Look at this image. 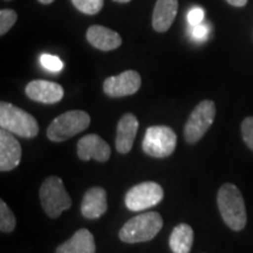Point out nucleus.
<instances>
[{"label":"nucleus","instance_id":"12","mask_svg":"<svg viewBox=\"0 0 253 253\" xmlns=\"http://www.w3.org/2000/svg\"><path fill=\"white\" fill-rule=\"evenodd\" d=\"M26 95L37 102L53 104L63 97V88L56 82L46 80H33L26 86Z\"/></svg>","mask_w":253,"mask_h":253},{"label":"nucleus","instance_id":"16","mask_svg":"<svg viewBox=\"0 0 253 253\" xmlns=\"http://www.w3.org/2000/svg\"><path fill=\"white\" fill-rule=\"evenodd\" d=\"M178 0H157L153 13V27L156 32L163 33L171 27L175 20Z\"/></svg>","mask_w":253,"mask_h":253},{"label":"nucleus","instance_id":"24","mask_svg":"<svg viewBox=\"0 0 253 253\" xmlns=\"http://www.w3.org/2000/svg\"><path fill=\"white\" fill-rule=\"evenodd\" d=\"M204 20V9L202 7H194L188 13V21L190 26H197Z\"/></svg>","mask_w":253,"mask_h":253},{"label":"nucleus","instance_id":"23","mask_svg":"<svg viewBox=\"0 0 253 253\" xmlns=\"http://www.w3.org/2000/svg\"><path fill=\"white\" fill-rule=\"evenodd\" d=\"M242 135L246 145L253 151V116H249L243 121Z\"/></svg>","mask_w":253,"mask_h":253},{"label":"nucleus","instance_id":"14","mask_svg":"<svg viewBox=\"0 0 253 253\" xmlns=\"http://www.w3.org/2000/svg\"><path fill=\"white\" fill-rule=\"evenodd\" d=\"M107 205V192L101 186L90 188L84 194L81 203V213L88 219H96L106 213Z\"/></svg>","mask_w":253,"mask_h":253},{"label":"nucleus","instance_id":"25","mask_svg":"<svg viewBox=\"0 0 253 253\" xmlns=\"http://www.w3.org/2000/svg\"><path fill=\"white\" fill-rule=\"evenodd\" d=\"M209 26L205 24H199L197 26H192V30H191V36L194 38L195 40H198V41H203L208 38L209 36Z\"/></svg>","mask_w":253,"mask_h":253},{"label":"nucleus","instance_id":"17","mask_svg":"<svg viewBox=\"0 0 253 253\" xmlns=\"http://www.w3.org/2000/svg\"><path fill=\"white\" fill-rule=\"evenodd\" d=\"M94 236L87 229H80L67 242L58 246L55 253H95Z\"/></svg>","mask_w":253,"mask_h":253},{"label":"nucleus","instance_id":"18","mask_svg":"<svg viewBox=\"0 0 253 253\" xmlns=\"http://www.w3.org/2000/svg\"><path fill=\"white\" fill-rule=\"evenodd\" d=\"M170 249L173 253H189L194 245V230L185 223L173 227L169 239Z\"/></svg>","mask_w":253,"mask_h":253},{"label":"nucleus","instance_id":"13","mask_svg":"<svg viewBox=\"0 0 253 253\" xmlns=\"http://www.w3.org/2000/svg\"><path fill=\"white\" fill-rule=\"evenodd\" d=\"M138 120L136 119L134 114H125L120 119L118 129H116V149L120 154L130 153L136 135L138 130Z\"/></svg>","mask_w":253,"mask_h":253},{"label":"nucleus","instance_id":"19","mask_svg":"<svg viewBox=\"0 0 253 253\" xmlns=\"http://www.w3.org/2000/svg\"><path fill=\"white\" fill-rule=\"evenodd\" d=\"M15 216L4 201H0V230L9 233L15 229Z\"/></svg>","mask_w":253,"mask_h":253},{"label":"nucleus","instance_id":"7","mask_svg":"<svg viewBox=\"0 0 253 253\" xmlns=\"http://www.w3.org/2000/svg\"><path fill=\"white\" fill-rule=\"evenodd\" d=\"M214 116H216V104L213 101L204 100L198 103L185 123V141L190 144L197 143L212 126Z\"/></svg>","mask_w":253,"mask_h":253},{"label":"nucleus","instance_id":"1","mask_svg":"<svg viewBox=\"0 0 253 253\" xmlns=\"http://www.w3.org/2000/svg\"><path fill=\"white\" fill-rule=\"evenodd\" d=\"M217 204L224 223L233 231H242L248 221V213L242 192L232 183H225L218 190Z\"/></svg>","mask_w":253,"mask_h":253},{"label":"nucleus","instance_id":"5","mask_svg":"<svg viewBox=\"0 0 253 253\" xmlns=\"http://www.w3.org/2000/svg\"><path fill=\"white\" fill-rule=\"evenodd\" d=\"M89 125V114L84 110H69L53 120L47 129V137L52 142H63L86 130Z\"/></svg>","mask_w":253,"mask_h":253},{"label":"nucleus","instance_id":"22","mask_svg":"<svg viewBox=\"0 0 253 253\" xmlns=\"http://www.w3.org/2000/svg\"><path fill=\"white\" fill-rule=\"evenodd\" d=\"M40 62L43 68L50 72H60L63 68V62L55 55L42 54L40 58Z\"/></svg>","mask_w":253,"mask_h":253},{"label":"nucleus","instance_id":"20","mask_svg":"<svg viewBox=\"0 0 253 253\" xmlns=\"http://www.w3.org/2000/svg\"><path fill=\"white\" fill-rule=\"evenodd\" d=\"M73 5L84 14H96L103 7V0H72Z\"/></svg>","mask_w":253,"mask_h":253},{"label":"nucleus","instance_id":"9","mask_svg":"<svg viewBox=\"0 0 253 253\" xmlns=\"http://www.w3.org/2000/svg\"><path fill=\"white\" fill-rule=\"evenodd\" d=\"M141 75L136 71H126L121 74L106 79L103 90L110 97L129 96L138 91L141 87Z\"/></svg>","mask_w":253,"mask_h":253},{"label":"nucleus","instance_id":"21","mask_svg":"<svg viewBox=\"0 0 253 253\" xmlns=\"http://www.w3.org/2000/svg\"><path fill=\"white\" fill-rule=\"evenodd\" d=\"M18 19V14L13 9H1L0 11V36H5L11 30Z\"/></svg>","mask_w":253,"mask_h":253},{"label":"nucleus","instance_id":"28","mask_svg":"<svg viewBox=\"0 0 253 253\" xmlns=\"http://www.w3.org/2000/svg\"><path fill=\"white\" fill-rule=\"evenodd\" d=\"M115 1H118V2H129L130 0H115Z\"/></svg>","mask_w":253,"mask_h":253},{"label":"nucleus","instance_id":"11","mask_svg":"<svg viewBox=\"0 0 253 253\" xmlns=\"http://www.w3.org/2000/svg\"><path fill=\"white\" fill-rule=\"evenodd\" d=\"M21 145L12 132L5 129L0 130V171L13 170L20 163Z\"/></svg>","mask_w":253,"mask_h":253},{"label":"nucleus","instance_id":"8","mask_svg":"<svg viewBox=\"0 0 253 253\" xmlns=\"http://www.w3.org/2000/svg\"><path fill=\"white\" fill-rule=\"evenodd\" d=\"M163 197L164 190L158 183L143 182L126 192L125 202L130 211H142L157 205Z\"/></svg>","mask_w":253,"mask_h":253},{"label":"nucleus","instance_id":"27","mask_svg":"<svg viewBox=\"0 0 253 253\" xmlns=\"http://www.w3.org/2000/svg\"><path fill=\"white\" fill-rule=\"evenodd\" d=\"M41 4H50V2H53L54 0H39Z\"/></svg>","mask_w":253,"mask_h":253},{"label":"nucleus","instance_id":"10","mask_svg":"<svg viewBox=\"0 0 253 253\" xmlns=\"http://www.w3.org/2000/svg\"><path fill=\"white\" fill-rule=\"evenodd\" d=\"M112 155L109 144L96 134L84 136L78 142V156L82 161L95 160L97 162H107Z\"/></svg>","mask_w":253,"mask_h":253},{"label":"nucleus","instance_id":"4","mask_svg":"<svg viewBox=\"0 0 253 253\" xmlns=\"http://www.w3.org/2000/svg\"><path fill=\"white\" fill-rule=\"evenodd\" d=\"M39 196L41 207L49 218L55 219L72 207V199L62 179L56 176L47 177L41 185Z\"/></svg>","mask_w":253,"mask_h":253},{"label":"nucleus","instance_id":"6","mask_svg":"<svg viewBox=\"0 0 253 253\" xmlns=\"http://www.w3.org/2000/svg\"><path fill=\"white\" fill-rule=\"evenodd\" d=\"M177 135L168 126H153L145 131L142 148L147 155L155 158L170 156L176 149Z\"/></svg>","mask_w":253,"mask_h":253},{"label":"nucleus","instance_id":"15","mask_svg":"<svg viewBox=\"0 0 253 253\" xmlns=\"http://www.w3.org/2000/svg\"><path fill=\"white\" fill-rule=\"evenodd\" d=\"M87 40L95 48L104 52L116 49L122 43V38L118 32L100 25H93L88 28Z\"/></svg>","mask_w":253,"mask_h":253},{"label":"nucleus","instance_id":"26","mask_svg":"<svg viewBox=\"0 0 253 253\" xmlns=\"http://www.w3.org/2000/svg\"><path fill=\"white\" fill-rule=\"evenodd\" d=\"M226 1L235 7H243L248 4V0H226Z\"/></svg>","mask_w":253,"mask_h":253},{"label":"nucleus","instance_id":"3","mask_svg":"<svg viewBox=\"0 0 253 253\" xmlns=\"http://www.w3.org/2000/svg\"><path fill=\"white\" fill-rule=\"evenodd\" d=\"M0 126L24 138H33L39 134V125L36 118L8 102L0 103Z\"/></svg>","mask_w":253,"mask_h":253},{"label":"nucleus","instance_id":"2","mask_svg":"<svg viewBox=\"0 0 253 253\" xmlns=\"http://www.w3.org/2000/svg\"><path fill=\"white\" fill-rule=\"evenodd\" d=\"M163 227V219L158 212H145L132 217L121 227L119 237L128 244L149 242Z\"/></svg>","mask_w":253,"mask_h":253}]
</instances>
